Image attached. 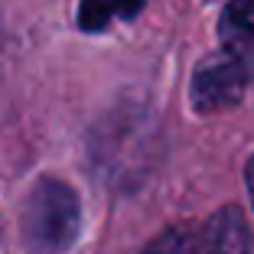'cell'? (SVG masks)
Wrapping results in <instances>:
<instances>
[{"instance_id": "obj_1", "label": "cell", "mask_w": 254, "mask_h": 254, "mask_svg": "<svg viewBox=\"0 0 254 254\" xmlns=\"http://www.w3.org/2000/svg\"><path fill=\"white\" fill-rule=\"evenodd\" d=\"M23 241L33 254H65L82 228V205L62 180H39L23 205Z\"/></svg>"}, {"instance_id": "obj_2", "label": "cell", "mask_w": 254, "mask_h": 254, "mask_svg": "<svg viewBox=\"0 0 254 254\" xmlns=\"http://www.w3.org/2000/svg\"><path fill=\"white\" fill-rule=\"evenodd\" d=\"M140 254H254V232L238 205H225L205 222L166 228Z\"/></svg>"}, {"instance_id": "obj_3", "label": "cell", "mask_w": 254, "mask_h": 254, "mask_svg": "<svg viewBox=\"0 0 254 254\" xmlns=\"http://www.w3.org/2000/svg\"><path fill=\"white\" fill-rule=\"evenodd\" d=\"M248 85L251 82H248L245 68L232 56H225L218 49L215 56H209L192 72V105L202 114H215V111H225V108H235Z\"/></svg>"}, {"instance_id": "obj_4", "label": "cell", "mask_w": 254, "mask_h": 254, "mask_svg": "<svg viewBox=\"0 0 254 254\" xmlns=\"http://www.w3.org/2000/svg\"><path fill=\"white\" fill-rule=\"evenodd\" d=\"M222 53L232 56L245 68L248 82H254V0H232L218 16Z\"/></svg>"}, {"instance_id": "obj_5", "label": "cell", "mask_w": 254, "mask_h": 254, "mask_svg": "<svg viewBox=\"0 0 254 254\" xmlns=\"http://www.w3.org/2000/svg\"><path fill=\"white\" fill-rule=\"evenodd\" d=\"M143 7V0H82L78 7V26L88 33H101L111 20H130Z\"/></svg>"}, {"instance_id": "obj_6", "label": "cell", "mask_w": 254, "mask_h": 254, "mask_svg": "<svg viewBox=\"0 0 254 254\" xmlns=\"http://www.w3.org/2000/svg\"><path fill=\"white\" fill-rule=\"evenodd\" d=\"M245 186H248V195H251V209H254V157H251V163H248V170H245Z\"/></svg>"}]
</instances>
